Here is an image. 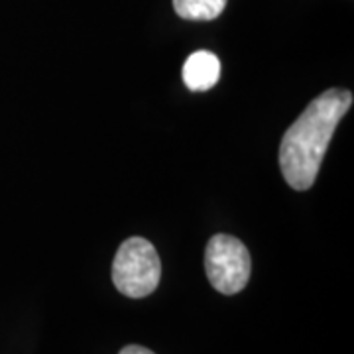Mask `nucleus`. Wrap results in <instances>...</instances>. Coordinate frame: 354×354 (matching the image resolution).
<instances>
[{"instance_id": "5", "label": "nucleus", "mask_w": 354, "mask_h": 354, "mask_svg": "<svg viewBox=\"0 0 354 354\" xmlns=\"http://www.w3.org/2000/svg\"><path fill=\"white\" fill-rule=\"evenodd\" d=\"M227 6V0H174V10L183 20L209 22L218 18Z\"/></svg>"}, {"instance_id": "3", "label": "nucleus", "mask_w": 354, "mask_h": 354, "mask_svg": "<svg viewBox=\"0 0 354 354\" xmlns=\"http://www.w3.org/2000/svg\"><path fill=\"white\" fill-rule=\"evenodd\" d=\"M205 272L216 291L234 295L244 290L250 279V252L239 239L215 234L205 248Z\"/></svg>"}, {"instance_id": "1", "label": "nucleus", "mask_w": 354, "mask_h": 354, "mask_svg": "<svg viewBox=\"0 0 354 354\" xmlns=\"http://www.w3.org/2000/svg\"><path fill=\"white\" fill-rule=\"evenodd\" d=\"M351 106V91L329 88L309 102L299 118L288 128L279 146V167L293 189L305 191L315 183L335 128Z\"/></svg>"}, {"instance_id": "6", "label": "nucleus", "mask_w": 354, "mask_h": 354, "mask_svg": "<svg viewBox=\"0 0 354 354\" xmlns=\"http://www.w3.org/2000/svg\"><path fill=\"white\" fill-rule=\"evenodd\" d=\"M118 354H153L150 348H146V346H138V344H128L124 346L122 351Z\"/></svg>"}, {"instance_id": "4", "label": "nucleus", "mask_w": 354, "mask_h": 354, "mask_svg": "<svg viewBox=\"0 0 354 354\" xmlns=\"http://www.w3.org/2000/svg\"><path fill=\"white\" fill-rule=\"evenodd\" d=\"M181 75L189 91H195V93L209 91L215 87L221 79V59L213 51H195L185 59Z\"/></svg>"}, {"instance_id": "2", "label": "nucleus", "mask_w": 354, "mask_h": 354, "mask_svg": "<svg viewBox=\"0 0 354 354\" xmlns=\"http://www.w3.org/2000/svg\"><path fill=\"white\" fill-rule=\"evenodd\" d=\"M162 278V262L153 244L142 236H132L120 244L114 256L113 281L116 290L132 299L148 297Z\"/></svg>"}]
</instances>
